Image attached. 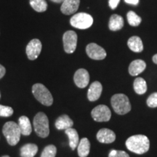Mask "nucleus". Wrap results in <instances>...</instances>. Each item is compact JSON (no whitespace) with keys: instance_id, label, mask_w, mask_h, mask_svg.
<instances>
[{"instance_id":"nucleus-5","label":"nucleus","mask_w":157,"mask_h":157,"mask_svg":"<svg viewBox=\"0 0 157 157\" xmlns=\"http://www.w3.org/2000/svg\"><path fill=\"white\" fill-rule=\"evenodd\" d=\"M34 130L38 136L42 138L47 137L50 134L49 120L47 115L43 112H39L34 119Z\"/></svg>"},{"instance_id":"nucleus-30","label":"nucleus","mask_w":157,"mask_h":157,"mask_svg":"<svg viewBox=\"0 0 157 157\" xmlns=\"http://www.w3.org/2000/svg\"><path fill=\"white\" fill-rule=\"evenodd\" d=\"M119 2H120V0H109V7L112 10H115L119 5Z\"/></svg>"},{"instance_id":"nucleus-9","label":"nucleus","mask_w":157,"mask_h":157,"mask_svg":"<svg viewBox=\"0 0 157 157\" xmlns=\"http://www.w3.org/2000/svg\"><path fill=\"white\" fill-rule=\"evenodd\" d=\"M42 48V42H40L39 39H34L31 40L26 46V50H25L27 57L29 60H36L41 53Z\"/></svg>"},{"instance_id":"nucleus-10","label":"nucleus","mask_w":157,"mask_h":157,"mask_svg":"<svg viewBox=\"0 0 157 157\" xmlns=\"http://www.w3.org/2000/svg\"><path fill=\"white\" fill-rule=\"evenodd\" d=\"M87 56L93 60H103L106 57V52L103 48L95 43H90L86 47Z\"/></svg>"},{"instance_id":"nucleus-36","label":"nucleus","mask_w":157,"mask_h":157,"mask_svg":"<svg viewBox=\"0 0 157 157\" xmlns=\"http://www.w3.org/2000/svg\"><path fill=\"white\" fill-rule=\"evenodd\" d=\"M0 98H1V94H0Z\"/></svg>"},{"instance_id":"nucleus-19","label":"nucleus","mask_w":157,"mask_h":157,"mask_svg":"<svg viewBox=\"0 0 157 157\" xmlns=\"http://www.w3.org/2000/svg\"><path fill=\"white\" fill-rule=\"evenodd\" d=\"M38 151V146L36 144L33 143H28L21 148V157H34Z\"/></svg>"},{"instance_id":"nucleus-32","label":"nucleus","mask_w":157,"mask_h":157,"mask_svg":"<svg viewBox=\"0 0 157 157\" xmlns=\"http://www.w3.org/2000/svg\"><path fill=\"white\" fill-rule=\"evenodd\" d=\"M124 1L126 3L132 5H137L139 3V0H124Z\"/></svg>"},{"instance_id":"nucleus-14","label":"nucleus","mask_w":157,"mask_h":157,"mask_svg":"<svg viewBox=\"0 0 157 157\" xmlns=\"http://www.w3.org/2000/svg\"><path fill=\"white\" fill-rule=\"evenodd\" d=\"M103 87L99 82H94L91 84L87 92V98L90 101H96L101 97Z\"/></svg>"},{"instance_id":"nucleus-4","label":"nucleus","mask_w":157,"mask_h":157,"mask_svg":"<svg viewBox=\"0 0 157 157\" xmlns=\"http://www.w3.org/2000/svg\"><path fill=\"white\" fill-rule=\"evenodd\" d=\"M32 93L36 99L42 105L50 106L53 103V98L49 90L42 84L37 83L33 85Z\"/></svg>"},{"instance_id":"nucleus-12","label":"nucleus","mask_w":157,"mask_h":157,"mask_svg":"<svg viewBox=\"0 0 157 157\" xmlns=\"http://www.w3.org/2000/svg\"><path fill=\"white\" fill-rule=\"evenodd\" d=\"M80 0H64L63 2L60 11L63 14L69 15L76 13L79 7Z\"/></svg>"},{"instance_id":"nucleus-20","label":"nucleus","mask_w":157,"mask_h":157,"mask_svg":"<svg viewBox=\"0 0 157 157\" xmlns=\"http://www.w3.org/2000/svg\"><path fill=\"white\" fill-rule=\"evenodd\" d=\"M65 133L67 135L69 140V146L72 150H75V148L78 146V143H79V138H78V135L77 131L75 129L68 128L65 130Z\"/></svg>"},{"instance_id":"nucleus-13","label":"nucleus","mask_w":157,"mask_h":157,"mask_svg":"<svg viewBox=\"0 0 157 157\" xmlns=\"http://www.w3.org/2000/svg\"><path fill=\"white\" fill-rule=\"evenodd\" d=\"M97 139L100 143H111L116 140V135L111 129L103 128L97 133Z\"/></svg>"},{"instance_id":"nucleus-11","label":"nucleus","mask_w":157,"mask_h":157,"mask_svg":"<svg viewBox=\"0 0 157 157\" xmlns=\"http://www.w3.org/2000/svg\"><path fill=\"white\" fill-rule=\"evenodd\" d=\"M74 83L79 88H84L88 85L90 82V75L84 68H79L76 71L74 76Z\"/></svg>"},{"instance_id":"nucleus-18","label":"nucleus","mask_w":157,"mask_h":157,"mask_svg":"<svg viewBox=\"0 0 157 157\" xmlns=\"http://www.w3.org/2000/svg\"><path fill=\"white\" fill-rule=\"evenodd\" d=\"M124 26V19L120 15L114 14L110 17L109 27L111 31H116L120 30Z\"/></svg>"},{"instance_id":"nucleus-35","label":"nucleus","mask_w":157,"mask_h":157,"mask_svg":"<svg viewBox=\"0 0 157 157\" xmlns=\"http://www.w3.org/2000/svg\"><path fill=\"white\" fill-rule=\"evenodd\" d=\"M2 157H10V156H7V155H5V156H2Z\"/></svg>"},{"instance_id":"nucleus-25","label":"nucleus","mask_w":157,"mask_h":157,"mask_svg":"<svg viewBox=\"0 0 157 157\" xmlns=\"http://www.w3.org/2000/svg\"><path fill=\"white\" fill-rule=\"evenodd\" d=\"M127 21H128L129 24L132 26H137L140 24L141 20L140 17L138 16L135 12L133 11H129L127 14Z\"/></svg>"},{"instance_id":"nucleus-26","label":"nucleus","mask_w":157,"mask_h":157,"mask_svg":"<svg viewBox=\"0 0 157 157\" xmlns=\"http://www.w3.org/2000/svg\"><path fill=\"white\" fill-rule=\"evenodd\" d=\"M57 148L54 145H49L46 146L41 154V157H56Z\"/></svg>"},{"instance_id":"nucleus-27","label":"nucleus","mask_w":157,"mask_h":157,"mask_svg":"<svg viewBox=\"0 0 157 157\" xmlns=\"http://www.w3.org/2000/svg\"><path fill=\"white\" fill-rule=\"evenodd\" d=\"M13 113V108L6 105H0V117H11Z\"/></svg>"},{"instance_id":"nucleus-24","label":"nucleus","mask_w":157,"mask_h":157,"mask_svg":"<svg viewBox=\"0 0 157 157\" xmlns=\"http://www.w3.org/2000/svg\"><path fill=\"white\" fill-rule=\"evenodd\" d=\"M30 5L35 11L43 13L48 9V3L45 0H30Z\"/></svg>"},{"instance_id":"nucleus-29","label":"nucleus","mask_w":157,"mask_h":157,"mask_svg":"<svg viewBox=\"0 0 157 157\" xmlns=\"http://www.w3.org/2000/svg\"><path fill=\"white\" fill-rule=\"evenodd\" d=\"M109 157H129V156L127 153L124 151L112 150L110 151Z\"/></svg>"},{"instance_id":"nucleus-33","label":"nucleus","mask_w":157,"mask_h":157,"mask_svg":"<svg viewBox=\"0 0 157 157\" xmlns=\"http://www.w3.org/2000/svg\"><path fill=\"white\" fill-rule=\"evenodd\" d=\"M153 61H154V63L157 64V54H156L153 57Z\"/></svg>"},{"instance_id":"nucleus-23","label":"nucleus","mask_w":157,"mask_h":157,"mask_svg":"<svg viewBox=\"0 0 157 157\" xmlns=\"http://www.w3.org/2000/svg\"><path fill=\"white\" fill-rule=\"evenodd\" d=\"M133 87L135 93L138 95H143L146 93L147 91V84L146 82L141 77H137L135 78L133 84Z\"/></svg>"},{"instance_id":"nucleus-28","label":"nucleus","mask_w":157,"mask_h":157,"mask_svg":"<svg viewBox=\"0 0 157 157\" xmlns=\"http://www.w3.org/2000/svg\"><path fill=\"white\" fill-rule=\"evenodd\" d=\"M147 105L150 108L157 107V93L151 95L147 99Z\"/></svg>"},{"instance_id":"nucleus-17","label":"nucleus","mask_w":157,"mask_h":157,"mask_svg":"<svg viewBox=\"0 0 157 157\" xmlns=\"http://www.w3.org/2000/svg\"><path fill=\"white\" fill-rule=\"evenodd\" d=\"M18 126L21 129V134L25 136H28L32 132V128H31V124L30 120L25 116H22L19 118L18 119Z\"/></svg>"},{"instance_id":"nucleus-2","label":"nucleus","mask_w":157,"mask_h":157,"mask_svg":"<svg viewBox=\"0 0 157 157\" xmlns=\"http://www.w3.org/2000/svg\"><path fill=\"white\" fill-rule=\"evenodd\" d=\"M2 132L10 146H15L18 143L21 134V129L17 123L14 121H7L4 124Z\"/></svg>"},{"instance_id":"nucleus-6","label":"nucleus","mask_w":157,"mask_h":157,"mask_svg":"<svg viewBox=\"0 0 157 157\" xmlns=\"http://www.w3.org/2000/svg\"><path fill=\"white\" fill-rule=\"evenodd\" d=\"M72 26L78 29H87L93 23V18L91 15L85 13L75 14L70 20Z\"/></svg>"},{"instance_id":"nucleus-16","label":"nucleus","mask_w":157,"mask_h":157,"mask_svg":"<svg viewBox=\"0 0 157 157\" xmlns=\"http://www.w3.org/2000/svg\"><path fill=\"white\" fill-rule=\"evenodd\" d=\"M74 125V121L68 115H62L56 121V127L59 130L71 128Z\"/></svg>"},{"instance_id":"nucleus-34","label":"nucleus","mask_w":157,"mask_h":157,"mask_svg":"<svg viewBox=\"0 0 157 157\" xmlns=\"http://www.w3.org/2000/svg\"><path fill=\"white\" fill-rule=\"evenodd\" d=\"M50 1L53 2L55 3H61V2H63L64 0H50Z\"/></svg>"},{"instance_id":"nucleus-22","label":"nucleus","mask_w":157,"mask_h":157,"mask_svg":"<svg viewBox=\"0 0 157 157\" xmlns=\"http://www.w3.org/2000/svg\"><path fill=\"white\" fill-rule=\"evenodd\" d=\"M90 143L87 137H84L78 144V154L79 157H87L90 154Z\"/></svg>"},{"instance_id":"nucleus-7","label":"nucleus","mask_w":157,"mask_h":157,"mask_svg":"<svg viewBox=\"0 0 157 157\" xmlns=\"http://www.w3.org/2000/svg\"><path fill=\"white\" fill-rule=\"evenodd\" d=\"M64 50L66 53H73L77 44V34L74 31H68L63 36Z\"/></svg>"},{"instance_id":"nucleus-8","label":"nucleus","mask_w":157,"mask_h":157,"mask_svg":"<svg viewBox=\"0 0 157 157\" xmlns=\"http://www.w3.org/2000/svg\"><path fill=\"white\" fill-rule=\"evenodd\" d=\"M91 115L95 121L102 122L110 120L111 117V112L107 105H99L92 110Z\"/></svg>"},{"instance_id":"nucleus-3","label":"nucleus","mask_w":157,"mask_h":157,"mask_svg":"<svg viewBox=\"0 0 157 157\" xmlns=\"http://www.w3.org/2000/svg\"><path fill=\"white\" fill-rule=\"evenodd\" d=\"M113 111L119 115L126 114L131 110V105L129 98L124 94H116L111 100Z\"/></svg>"},{"instance_id":"nucleus-1","label":"nucleus","mask_w":157,"mask_h":157,"mask_svg":"<svg viewBox=\"0 0 157 157\" xmlns=\"http://www.w3.org/2000/svg\"><path fill=\"white\" fill-rule=\"evenodd\" d=\"M126 147L128 150L135 154H143L149 150L150 142L146 135H133L127 140Z\"/></svg>"},{"instance_id":"nucleus-21","label":"nucleus","mask_w":157,"mask_h":157,"mask_svg":"<svg viewBox=\"0 0 157 157\" xmlns=\"http://www.w3.org/2000/svg\"><path fill=\"white\" fill-rule=\"evenodd\" d=\"M127 45L131 50L135 52H141L143 50V44L139 36H134L128 39Z\"/></svg>"},{"instance_id":"nucleus-31","label":"nucleus","mask_w":157,"mask_h":157,"mask_svg":"<svg viewBox=\"0 0 157 157\" xmlns=\"http://www.w3.org/2000/svg\"><path fill=\"white\" fill-rule=\"evenodd\" d=\"M5 73H6L5 68L2 65L0 64V78H2L5 75Z\"/></svg>"},{"instance_id":"nucleus-15","label":"nucleus","mask_w":157,"mask_h":157,"mask_svg":"<svg viewBox=\"0 0 157 157\" xmlns=\"http://www.w3.org/2000/svg\"><path fill=\"white\" fill-rule=\"evenodd\" d=\"M146 63L143 60H135L131 63L129 66V73L131 76H137L146 69Z\"/></svg>"}]
</instances>
